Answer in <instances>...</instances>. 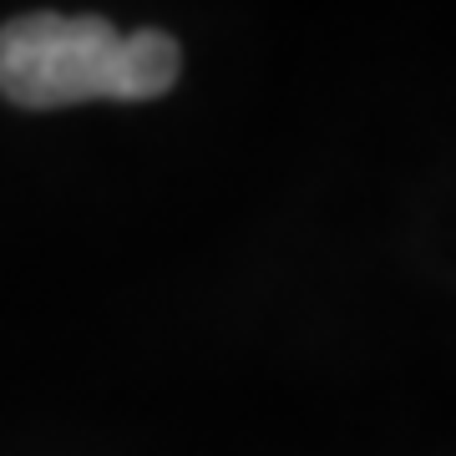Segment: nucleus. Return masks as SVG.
I'll use <instances>...</instances> for the list:
<instances>
[{
    "label": "nucleus",
    "instance_id": "obj_1",
    "mask_svg": "<svg viewBox=\"0 0 456 456\" xmlns=\"http://www.w3.org/2000/svg\"><path fill=\"white\" fill-rule=\"evenodd\" d=\"M183 51L167 31H117L107 16L31 11L0 26V97L26 112L77 102H152L178 86Z\"/></svg>",
    "mask_w": 456,
    "mask_h": 456
}]
</instances>
